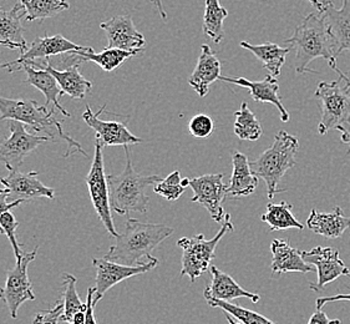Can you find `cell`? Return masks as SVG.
Wrapping results in <instances>:
<instances>
[{
	"instance_id": "6da1fadb",
	"label": "cell",
	"mask_w": 350,
	"mask_h": 324,
	"mask_svg": "<svg viewBox=\"0 0 350 324\" xmlns=\"http://www.w3.org/2000/svg\"><path fill=\"white\" fill-rule=\"evenodd\" d=\"M174 233V228L162 224H146L129 219L122 232L115 239V245L105 254L106 261L125 266H140L144 257L151 258V252Z\"/></svg>"
},
{
	"instance_id": "7a4b0ae2",
	"label": "cell",
	"mask_w": 350,
	"mask_h": 324,
	"mask_svg": "<svg viewBox=\"0 0 350 324\" xmlns=\"http://www.w3.org/2000/svg\"><path fill=\"white\" fill-rule=\"evenodd\" d=\"M55 107L39 105L36 100L8 99L0 96V121L15 120L23 122L34 129L36 133H44L45 136L50 137L53 142L62 139L66 142L68 150L65 157L72 155L74 152H80L88 157V154L79 142L64 133L63 122L57 120L55 116Z\"/></svg>"
},
{
	"instance_id": "3957f363",
	"label": "cell",
	"mask_w": 350,
	"mask_h": 324,
	"mask_svg": "<svg viewBox=\"0 0 350 324\" xmlns=\"http://www.w3.org/2000/svg\"><path fill=\"white\" fill-rule=\"evenodd\" d=\"M291 49L295 50V69L297 74L315 72L308 65L314 59H325L333 70L338 71L336 50L328 28L319 14H308L301 25L295 29L293 36L286 40Z\"/></svg>"
},
{
	"instance_id": "277c9868",
	"label": "cell",
	"mask_w": 350,
	"mask_h": 324,
	"mask_svg": "<svg viewBox=\"0 0 350 324\" xmlns=\"http://www.w3.org/2000/svg\"><path fill=\"white\" fill-rule=\"evenodd\" d=\"M126 166L120 175H107L111 210L125 216L130 212H148L150 198L146 195L148 186L161 183L157 175H141L133 169L129 146H125Z\"/></svg>"
},
{
	"instance_id": "5b68a950",
	"label": "cell",
	"mask_w": 350,
	"mask_h": 324,
	"mask_svg": "<svg viewBox=\"0 0 350 324\" xmlns=\"http://www.w3.org/2000/svg\"><path fill=\"white\" fill-rule=\"evenodd\" d=\"M298 148V139L282 130L275 135L272 146L267 148L256 161L250 162L253 174L265 180L269 200H273L275 193L286 191L278 189V185L288 170L295 167Z\"/></svg>"
},
{
	"instance_id": "8992f818",
	"label": "cell",
	"mask_w": 350,
	"mask_h": 324,
	"mask_svg": "<svg viewBox=\"0 0 350 324\" xmlns=\"http://www.w3.org/2000/svg\"><path fill=\"white\" fill-rule=\"evenodd\" d=\"M339 79L336 81H322L314 92L321 109V121L318 133L327 135L332 129L350 125V78L338 70Z\"/></svg>"
},
{
	"instance_id": "52a82bcc",
	"label": "cell",
	"mask_w": 350,
	"mask_h": 324,
	"mask_svg": "<svg viewBox=\"0 0 350 324\" xmlns=\"http://www.w3.org/2000/svg\"><path fill=\"white\" fill-rule=\"evenodd\" d=\"M231 215L226 213L222 226L217 234L212 240H206L204 234L200 233L193 237H183L177 241V246L183 248V269L181 277L189 275V281L193 283L200 275L210 269L215 260V251L219 241L224 239L228 231H233Z\"/></svg>"
},
{
	"instance_id": "ba28073f",
	"label": "cell",
	"mask_w": 350,
	"mask_h": 324,
	"mask_svg": "<svg viewBox=\"0 0 350 324\" xmlns=\"http://www.w3.org/2000/svg\"><path fill=\"white\" fill-rule=\"evenodd\" d=\"M104 145L98 139H95V152L92 159V169L86 176V185L89 189V195L92 198L94 208L98 213V217L103 225L105 226L106 231L112 237H118L119 232L113 224L111 215V204H110V195H109V185H107V175L105 174L104 166V155L103 150Z\"/></svg>"
},
{
	"instance_id": "9c48e42d",
	"label": "cell",
	"mask_w": 350,
	"mask_h": 324,
	"mask_svg": "<svg viewBox=\"0 0 350 324\" xmlns=\"http://www.w3.org/2000/svg\"><path fill=\"white\" fill-rule=\"evenodd\" d=\"M36 254L38 247L31 252L24 254L21 260L16 261L14 267L8 269L5 283L0 287V299L7 306L13 319L18 318V310L21 304L36 299L33 284L29 278L28 267L36 260Z\"/></svg>"
},
{
	"instance_id": "30bf717a",
	"label": "cell",
	"mask_w": 350,
	"mask_h": 324,
	"mask_svg": "<svg viewBox=\"0 0 350 324\" xmlns=\"http://www.w3.org/2000/svg\"><path fill=\"white\" fill-rule=\"evenodd\" d=\"M59 57L65 66L63 69L54 68L50 62V57L44 59V60H36V62L24 64L33 65L36 68L44 69L50 72L55 78L64 94L69 95L71 99H85V96L92 92V83L88 79H85L83 74L80 72V65L84 63V60L77 55V51L62 54Z\"/></svg>"
},
{
	"instance_id": "8fae6325",
	"label": "cell",
	"mask_w": 350,
	"mask_h": 324,
	"mask_svg": "<svg viewBox=\"0 0 350 324\" xmlns=\"http://www.w3.org/2000/svg\"><path fill=\"white\" fill-rule=\"evenodd\" d=\"M10 134L7 139L0 141V162L5 169L19 171L27 156L36 151L44 142H53L48 136L30 134L25 125L19 121H9Z\"/></svg>"
},
{
	"instance_id": "7c38bea8",
	"label": "cell",
	"mask_w": 350,
	"mask_h": 324,
	"mask_svg": "<svg viewBox=\"0 0 350 324\" xmlns=\"http://www.w3.org/2000/svg\"><path fill=\"white\" fill-rule=\"evenodd\" d=\"M92 265L96 269V277H95L96 292L94 296V304L96 306L109 289L116 286L118 283L125 281L127 278L144 275L152 271L154 268L157 267L159 260L151 257L148 258V262L142 263L140 266L131 267V266L119 265L115 262L106 261L105 258H94Z\"/></svg>"
},
{
	"instance_id": "4fadbf2b",
	"label": "cell",
	"mask_w": 350,
	"mask_h": 324,
	"mask_svg": "<svg viewBox=\"0 0 350 324\" xmlns=\"http://www.w3.org/2000/svg\"><path fill=\"white\" fill-rule=\"evenodd\" d=\"M224 174H210L189 178V187L193 191L191 202L203 206L215 222H222L226 216L224 202L227 196V186L224 185Z\"/></svg>"
},
{
	"instance_id": "5bb4252c",
	"label": "cell",
	"mask_w": 350,
	"mask_h": 324,
	"mask_svg": "<svg viewBox=\"0 0 350 324\" xmlns=\"http://www.w3.org/2000/svg\"><path fill=\"white\" fill-rule=\"evenodd\" d=\"M321 15L334 44L336 57L350 51V0H343V7L336 9L332 0H308Z\"/></svg>"
},
{
	"instance_id": "9a60e30c",
	"label": "cell",
	"mask_w": 350,
	"mask_h": 324,
	"mask_svg": "<svg viewBox=\"0 0 350 324\" xmlns=\"http://www.w3.org/2000/svg\"><path fill=\"white\" fill-rule=\"evenodd\" d=\"M106 109V105L101 106V109L98 113L92 111V106H86L83 119H84L86 125L92 127V130L96 133V139H98L104 146H129V145H135L142 142L140 137L135 135L127 129L126 121H106L100 119L98 115Z\"/></svg>"
},
{
	"instance_id": "2e32d148",
	"label": "cell",
	"mask_w": 350,
	"mask_h": 324,
	"mask_svg": "<svg viewBox=\"0 0 350 324\" xmlns=\"http://www.w3.org/2000/svg\"><path fill=\"white\" fill-rule=\"evenodd\" d=\"M301 256L304 261L317 268L318 282L317 284L310 283V288L314 291H322L340 275H350L349 268L340 260L336 248L318 246L307 252H301Z\"/></svg>"
},
{
	"instance_id": "e0dca14e",
	"label": "cell",
	"mask_w": 350,
	"mask_h": 324,
	"mask_svg": "<svg viewBox=\"0 0 350 324\" xmlns=\"http://www.w3.org/2000/svg\"><path fill=\"white\" fill-rule=\"evenodd\" d=\"M107 38V49L141 51L146 46L145 36L135 28L133 18L129 15H116L100 24Z\"/></svg>"
},
{
	"instance_id": "ac0fdd59",
	"label": "cell",
	"mask_w": 350,
	"mask_h": 324,
	"mask_svg": "<svg viewBox=\"0 0 350 324\" xmlns=\"http://www.w3.org/2000/svg\"><path fill=\"white\" fill-rule=\"evenodd\" d=\"M84 48L85 46L77 45L75 42L68 40L62 34L36 38V40L30 44V46L24 54H21V57L14 62L7 63V69L10 72H13V71L19 70V66L24 63L36 62V60H42V59H49L51 57H59L62 54L72 53V51H81V50H84Z\"/></svg>"
},
{
	"instance_id": "d6986e66",
	"label": "cell",
	"mask_w": 350,
	"mask_h": 324,
	"mask_svg": "<svg viewBox=\"0 0 350 324\" xmlns=\"http://www.w3.org/2000/svg\"><path fill=\"white\" fill-rule=\"evenodd\" d=\"M0 183L4 185V189L9 192L10 202L21 200L28 202L30 200L36 198H50L54 200L55 191L45 186L39 180L38 172H21V171H12L7 177H1Z\"/></svg>"
},
{
	"instance_id": "ffe728a7",
	"label": "cell",
	"mask_w": 350,
	"mask_h": 324,
	"mask_svg": "<svg viewBox=\"0 0 350 324\" xmlns=\"http://www.w3.org/2000/svg\"><path fill=\"white\" fill-rule=\"evenodd\" d=\"M221 81L228 83V84L237 85L241 87H245L251 92V96L256 103H268L272 104L278 109L280 113V120L283 122L289 121V113L287 109L283 105L280 95V84L277 79L273 78L272 75H267L266 78L260 81H251L245 78H230V77H224L221 75L219 78Z\"/></svg>"
},
{
	"instance_id": "44dd1931",
	"label": "cell",
	"mask_w": 350,
	"mask_h": 324,
	"mask_svg": "<svg viewBox=\"0 0 350 324\" xmlns=\"http://www.w3.org/2000/svg\"><path fill=\"white\" fill-rule=\"evenodd\" d=\"M24 15H27V12L21 1H18L12 10L0 8V45L8 49L19 50L21 55L29 48L24 36L25 30L21 25Z\"/></svg>"
},
{
	"instance_id": "7402d4cb",
	"label": "cell",
	"mask_w": 350,
	"mask_h": 324,
	"mask_svg": "<svg viewBox=\"0 0 350 324\" xmlns=\"http://www.w3.org/2000/svg\"><path fill=\"white\" fill-rule=\"evenodd\" d=\"M210 272L212 282L206 287L203 293L207 301L217 299L232 303L233 299L248 298L253 303H258L260 299L258 293H252L242 288L231 275L219 271L216 266H211Z\"/></svg>"
},
{
	"instance_id": "603a6c76",
	"label": "cell",
	"mask_w": 350,
	"mask_h": 324,
	"mask_svg": "<svg viewBox=\"0 0 350 324\" xmlns=\"http://www.w3.org/2000/svg\"><path fill=\"white\" fill-rule=\"evenodd\" d=\"M222 65L208 45L201 46V55L198 57L196 68L189 78V84L195 92L204 98L210 92V85L221 78Z\"/></svg>"
},
{
	"instance_id": "cb8c5ba5",
	"label": "cell",
	"mask_w": 350,
	"mask_h": 324,
	"mask_svg": "<svg viewBox=\"0 0 350 324\" xmlns=\"http://www.w3.org/2000/svg\"><path fill=\"white\" fill-rule=\"evenodd\" d=\"M272 252V272L277 275H284L291 272L309 273L314 267L304 261L301 251L293 248L286 240H273L271 243Z\"/></svg>"
},
{
	"instance_id": "d4e9b609",
	"label": "cell",
	"mask_w": 350,
	"mask_h": 324,
	"mask_svg": "<svg viewBox=\"0 0 350 324\" xmlns=\"http://www.w3.org/2000/svg\"><path fill=\"white\" fill-rule=\"evenodd\" d=\"M231 181L227 186V195L231 198H247L258 187V177L252 172L248 157L237 150L232 151Z\"/></svg>"
},
{
	"instance_id": "484cf974",
	"label": "cell",
	"mask_w": 350,
	"mask_h": 324,
	"mask_svg": "<svg viewBox=\"0 0 350 324\" xmlns=\"http://www.w3.org/2000/svg\"><path fill=\"white\" fill-rule=\"evenodd\" d=\"M21 69L27 72L28 78L25 80V83L34 86L38 90H40L44 94V96H45V104L44 105L49 107L50 104H53L56 110H59L60 113H63L64 116H66V118L70 116L69 111L66 109H64L62 104H60V101H59V98L64 95L63 90L60 89L55 78L50 72L44 70V69L36 68L33 65H29V64H23L19 68V70Z\"/></svg>"
},
{
	"instance_id": "4316f807",
	"label": "cell",
	"mask_w": 350,
	"mask_h": 324,
	"mask_svg": "<svg viewBox=\"0 0 350 324\" xmlns=\"http://www.w3.org/2000/svg\"><path fill=\"white\" fill-rule=\"evenodd\" d=\"M307 226L309 230L321 234L325 239L334 240L350 228V217L344 215L340 207H336L333 212H318L315 208L310 211Z\"/></svg>"
},
{
	"instance_id": "83f0119b",
	"label": "cell",
	"mask_w": 350,
	"mask_h": 324,
	"mask_svg": "<svg viewBox=\"0 0 350 324\" xmlns=\"http://www.w3.org/2000/svg\"><path fill=\"white\" fill-rule=\"evenodd\" d=\"M242 48L252 51L253 55L260 60L265 69L269 71V75L278 78L283 65L286 64V57L291 53V48H282L274 42H265L260 45H252L248 42H241Z\"/></svg>"
},
{
	"instance_id": "f1b7e54d",
	"label": "cell",
	"mask_w": 350,
	"mask_h": 324,
	"mask_svg": "<svg viewBox=\"0 0 350 324\" xmlns=\"http://www.w3.org/2000/svg\"><path fill=\"white\" fill-rule=\"evenodd\" d=\"M77 55L86 62H92L98 65L106 72H112L120 68L127 59L137 57L142 54L141 51H125L120 49L103 50L101 53H95L92 48H84L81 51H77Z\"/></svg>"
},
{
	"instance_id": "f546056e",
	"label": "cell",
	"mask_w": 350,
	"mask_h": 324,
	"mask_svg": "<svg viewBox=\"0 0 350 324\" xmlns=\"http://www.w3.org/2000/svg\"><path fill=\"white\" fill-rule=\"evenodd\" d=\"M292 208L293 206L286 201H282L280 204L269 202L267 204L266 213L260 216V219L268 224L271 231H283L289 228L303 230L304 226L295 219V215L292 213Z\"/></svg>"
},
{
	"instance_id": "4dcf8cb0",
	"label": "cell",
	"mask_w": 350,
	"mask_h": 324,
	"mask_svg": "<svg viewBox=\"0 0 350 324\" xmlns=\"http://www.w3.org/2000/svg\"><path fill=\"white\" fill-rule=\"evenodd\" d=\"M227 16L228 12L221 5L219 0H206L202 21L203 33L216 44L224 40V21Z\"/></svg>"
},
{
	"instance_id": "1f68e13d",
	"label": "cell",
	"mask_w": 350,
	"mask_h": 324,
	"mask_svg": "<svg viewBox=\"0 0 350 324\" xmlns=\"http://www.w3.org/2000/svg\"><path fill=\"white\" fill-rule=\"evenodd\" d=\"M236 121H234V134L237 135L239 140L245 141H257L263 134V129L259 122L257 116L254 115L248 104L243 101L241 104V109L234 113Z\"/></svg>"
},
{
	"instance_id": "d6a6232c",
	"label": "cell",
	"mask_w": 350,
	"mask_h": 324,
	"mask_svg": "<svg viewBox=\"0 0 350 324\" xmlns=\"http://www.w3.org/2000/svg\"><path fill=\"white\" fill-rule=\"evenodd\" d=\"M25 8L27 21L54 18L70 8L68 0H19Z\"/></svg>"
},
{
	"instance_id": "836d02e7",
	"label": "cell",
	"mask_w": 350,
	"mask_h": 324,
	"mask_svg": "<svg viewBox=\"0 0 350 324\" xmlns=\"http://www.w3.org/2000/svg\"><path fill=\"white\" fill-rule=\"evenodd\" d=\"M77 277H74L70 273H64L63 299H62L64 303V313L62 321L65 323H70L71 319L77 313L86 310V302L83 303L77 293Z\"/></svg>"
},
{
	"instance_id": "e575fe53",
	"label": "cell",
	"mask_w": 350,
	"mask_h": 324,
	"mask_svg": "<svg viewBox=\"0 0 350 324\" xmlns=\"http://www.w3.org/2000/svg\"><path fill=\"white\" fill-rule=\"evenodd\" d=\"M212 308H221L226 313L231 314L232 317L237 319L239 322L243 324H275L269 321L268 318L259 314L257 312L253 310H245L236 304L228 303L224 301H217V299H210L207 301Z\"/></svg>"
},
{
	"instance_id": "d590c367",
	"label": "cell",
	"mask_w": 350,
	"mask_h": 324,
	"mask_svg": "<svg viewBox=\"0 0 350 324\" xmlns=\"http://www.w3.org/2000/svg\"><path fill=\"white\" fill-rule=\"evenodd\" d=\"M183 178L180 176V171H174L170 174L161 183L154 185V192L159 196L166 198L167 201H176L181 198L185 187L181 185Z\"/></svg>"
},
{
	"instance_id": "8d00e7d4",
	"label": "cell",
	"mask_w": 350,
	"mask_h": 324,
	"mask_svg": "<svg viewBox=\"0 0 350 324\" xmlns=\"http://www.w3.org/2000/svg\"><path fill=\"white\" fill-rule=\"evenodd\" d=\"M0 226H1L4 233L7 234L8 240L10 242V245L13 247V252H14L16 261L21 260V257L24 256V252L21 251V245L18 243L16 236H15L16 228L19 227V222L16 221L12 211L7 212V213L0 216Z\"/></svg>"
},
{
	"instance_id": "74e56055",
	"label": "cell",
	"mask_w": 350,
	"mask_h": 324,
	"mask_svg": "<svg viewBox=\"0 0 350 324\" xmlns=\"http://www.w3.org/2000/svg\"><path fill=\"white\" fill-rule=\"evenodd\" d=\"M189 130L193 137L206 139L215 131V121L206 113H198L189 120Z\"/></svg>"
},
{
	"instance_id": "f35d334b",
	"label": "cell",
	"mask_w": 350,
	"mask_h": 324,
	"mask_svg": "<svg viewBox=\"0 0 350 324\" xmlns=\"http://www.w3.org/2000/svg\"><path fill=\"white\" fill-rule=\"evenodd\" d=\"M64 313L63 301H57L51 310H42L36 313L33 324H57L62 321Z\"/></svg>"
},
{
	"instance_id": "ab89813d",
	"label": "cell",
	"mask_w": 350,
	"mask_h": 324,
	"mask_svg": "<svg viewBox=\"0 0 350 324\" xmlns=\"http://www.w3.org/2000/svg\"><path fill=\"white\" fill-rule=\"evenodd\" d=\"M8 198H9V192H8L7 189H1L0 190V216L7 213V212L12 211L13 208L18 207L19 204H25L21 200H18V201H14V202H9Z\"/></svg>"
},
{
	"instance_id": "60d3db41",
	"label": "cell",
	"mask_w": 350,
	"mask_h": 324,
	"mask_svg": "<svg viewBox=\"0 0 350 324\" xmlns=\"http://www.w3.org/2000/svg\"><path fill=\"white\" fill-rule=\"evenodd\" d=\"M96 288L92 287L88 289V297H86V321L85 324H96V319H95V314H94V296H95Z\"/></svg>"
},
{
	"instance_id": "b9f144b4",
	"label": "cell",
	"mask_w": 350,
	"mask_h": 324,
	"mask_svg": "<svg viewBox=\"0 0 350 324\" xmlns=\"http://www.w3.org/2000/svg\"><path fill=\"white\" fill-rule=\"evenodd\" d=\"M308 324H342L339 319H330L323 310H317L312 314Z\"/></svg>"
},
{
	"instance_id": "7bdbcfd3",
	"label": "cell",
	"mask_w": 350,
	"mask_h": 324,
	"mask_svg": "<svg viewBox=\"0 0 350 324\" xmlns=\"http://www.w3.org/2000/svg\"><path fill=\"white\" fill-rule=\"evenodd\" d=\"M336 301H349L350 295H336L333 297H321L317 299L315 306H317V310H322L325 304L330 303V302H336Z\"/></svg>"
},
{
	"instance_id": "ee69618b",
	"label": "cell",
	"mask_w": 350,
	"mask_h": 324,
	"mask_svg": "<svg viewBox=\"0 0 350 324\" xmlns=\"http://www.w3.org/2000/svg\"><path fill=\"white\" fill-rule=\"evenodd\" d=\"M338 131L340 133V140H342V142L349 148L348 154L350 155V125L345 127H339Z\"/></svg>"
},
{
	"instance_id": "f6af8a7d",
	"label": "cell",
	"mask_w": 350,
	"mask_h": 324,
	"mask_svg": "<svg viewBox=\"0 0 350 324\" xmlns=\"http://www.w3.org/2000/svg\"><path fill=\"white\" fill-rule=\"evenodd\" d=\"M85 321H86V310L77 313L71 319L70 324H85Z\"/></svg>"
},
{
	"instance_id": "bcb514c9",
	"label": "cell",
	"mask_w": 350,
	"mask_h": 324,
	"mask_svg": "<svg viewBox=\"0 0 350 324\" xmlns=\"http://www.w3.org/2000/svg\"><path fill=\"white\" fill-rule=\"evenodd\" d=\"M150 1H151V3H154V5H156L157 10H159V13L161 15L162 19H163V21H166V19H167V14H166V12H165V9H163L161 0H150Z\"/></svg>"
},
{
	"instance_id": "7dc6e473",
	"label": "cell",
	"mask_w": 350,
	"mask_h": 324,
	"mask_svg": "<svg viewBox=\"0 0 350 324\" xmlns=\"http://www.w3.org/2000/svg\"><path fill=\"white\" fill-rule=\"evenodd\" d=\"M226 319H227L228 324H243L239 322L237 319H234V318L232 317L231 314H228V313H226Z\"/></svg>"
},
{
	"instance_id": "c3c4849f",
	"label": "cell",
	"mask_w": 350,
	"mask_h": 324,
	"mask_svg": "<svg viewBox=\"0 0 350 324\" xmlns=\"http://www.w3.org/2000/svg\"><path fill=\"white\" fill-rule=\"evenodd\" d=\"M181 185H183L185 189H186V187H189V178H187V177H185V178H183V181H181Z\"/></svg>"
},
{
	"instance_id": "681fc988",
	"label": "cell",
	"mask_w": 350,
	"mask_h": 324,
	"mask_svg": "<svg viewBox=\"0 0 350 324\" xmlns=\"http://www.w3.org/2000/svg\"><path fill=\"white\" fill-rule=\"evenodd\" d=\"M7 64H0V70H1V69H7Z\"/></svg>"
},
{
	"instance_id": "f907efd6",
	"label": "cell",
	"mask_w": 350,
	"mask_h": 324,
	"mask_svg": "<svg viewBox=\"0 0 350 324\" xmlns=\"http://www.w3.org/2000/svg\"><path fill=\"white\" fill-rule=\"evenodd\" d=\"M0 233H4V231H3V228H1V226H0Z\"/></svg>"
}]
</instances>
